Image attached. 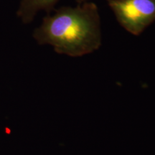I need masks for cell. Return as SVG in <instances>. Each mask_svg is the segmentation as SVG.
I'll list each match as a JSON object with an SVG mask.
<instances>
[{
  "mask_svg": "<svg viewBox=\"0 0 155 155\" xmlns=\"http://www.w3.org/2000/svg\"><path fill=\"white\" fill-rule=\"evenodd\" d=\"M33 38L39 45L52 46L61 55L77 58L94 53L102 44L98 7L91 2L62 7L45 17Z\"/></svg>",
  "mask_w": 155,
  "mask_h": 155,
  "instance_id": "cell-1",
  "label": "cell"
},
{
  "mask_svg": "<svg viewBox=\"0 0 155 155\" xmlns=\"http://www.w3.org/2000/svg\"><path fill=\"white\" fill-rule=\"evenodd\" d=\"M59 0H20L17 17L22 23L29 24L32 22L40 11L44 10L49 12Z\"/></svg>",
  "mask_w": 155,
  "mask_h": 155,
  "instance_id": "cell-3",
  "label": "cell"
},
{
  "mask_svg": "<svg viewBox=\"0 0 155 155\" xmlns=\"http://www.w3.org/2000/svg\"><path fill=\"white\" fill-rule=\"evenodd\" d=\"M88 0H77V3H78V5H80V4L86 2H88Z\"/></svg>",
  "mask_w": 155,
  "mask_h": 155,
  "instance_id": "cell-4",
  "label": "cell"
},
{
  "mask_svg": "<svg viewBox=\"0 0 155 155\" xmlns=\"http://www.w3.org/2000/svg\"><path fill=\"white\" fill-rule=\"evenodd\" d=\"M106 2L119 24L133 35H140L155 21V0Z\"/></svg>",
  "mask_w": 155,
  "mask_h": 155,
  "instance_id": "cell-2",
  "label": "cell"
}]
</instances>
